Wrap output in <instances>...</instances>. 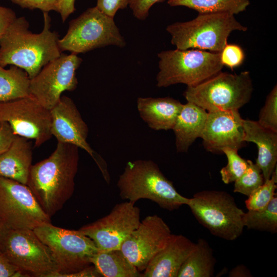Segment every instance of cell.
<instances>
[{
	"label": "cell",
	"mask_w": 277,
	"mask_h": 277,
	"mask_svg": "<svg viewBox=\"0 0 277 277\" xmlns=\"http://www.w3.org/2000/svg\"><path fill=\"white\" fill-rule=\"evenodd\" d=\"M78 149L74 145L57 142L48 157L31 167L26 185L50 217L63 208L73 193Z\"/></svg>",
	"instance_id": "1"
},
{
	"label": "cell",
	"mask_w": 277,
	"mask_h": 277,
	"mask_svg": "<svg viewBox=\"0 0 277 277\" xmlns=\"http://www.w3.org/2000/svg\"><path fill=\"white\" fill-rule=\"evenodd\" d=\"M39 33L29 30L24 17L16 18L0 38V65H14L24 70L30 79L50 62L61 56L57 32L50 30L51 18L44 12Z\"/></svg>",
	"instance_id": "2"
},
{
	"label": "cell",
	"mask_w": 277,
	"mask_h": 277,
	"mask_svg": "<svg viewBox=\"0 0 277 277\" xmlns=\"http://www.w3.org/2000/svg\"><path fill=\"white\" fill-rule=\"evenodd\" d=\"M122 199L135 203L148 199L169 211L187 205L189 198L179 193L157 165L151 160L128 162L117 182Z\"/></svg>",
	"instance_id": "3"
},
{
	"label": "cell",
	"mask_w": 277,
	"mask_h": 277,
	"mask_svg": "<svg viewBox=\"0 0 277 277\" xmlns=\"http://www.w3.org/2000/svg\"><path fill=\"white\" fill-rule=\"evenodd\" d=\"M234 15L228 12L199 13L194 19L168 25L171 44L180 50L197 49L220 52L234 31L246 32Z\"/></svg>",
	"instance_id": "4"
},
{
	"label": "cell",
	"mask_w": 277,
	"mask_h": 277,
	"mask_svg": "<svg viewBox=\"0 0 277 277\" xmlns=\"http://www.w3.org/2000/svg\"><path fill=\"white\" fill-rule=\"evenodd\" d=\"M156 85L167 87L177 84L193 87L221 71L220 52L197 49L169 50L158 54Z\"/></svg>",
	"instance_id": "5"
},
{
	"label": "cell",
	"mask_w": 277,
	"mask_h": 277,
	"mask_svg": "<svg viewBox=\"0 0 277 277\" xmlns=\"http://www.w3.org/2000/svg\"><path fill=\"white\" fill-rule=\"evenodd\" d=\"M250 73L220 72L197 85L187 87L184 96L207 112L239 110L248 103L253 92Z\"/></svg>",
	"instance_id": "6"
},
{
	"label": "cell",
	"mask_w": 277,
	"mask_h": 277,
	"mask_svg": "<svg viewBox=\"0 0 277 277\" xmlns=\"http://www.w3.org/2000/svg\"><path fill=\"white\" fill-rule=\"evenodd\" d=\"M187 205L197 221L212 235L234 241L243 234L245 212L228 192L209 190L197 192L189 198Z\"/></svg>",
	"instance_id": "7"
},
{
	"label": "cell",
	"mask_w": 277,
	"mask_h": 277,
	"mask_svg": "<svg viewBox=\"0 0 277 277\" xmlns=\"http://www.w3.org/2000/svg\"><path fill=\"white\" fill-rule=\"evenodd\" d=\"M58 45L62 52L68 51L77 54L110 45L123 48L126 42L114 18L95 6L70 22L67 33L58 39Z\"/></svg>",
	"instance_id": "8"
},
{
	"label": "cell",
	"mask_w": 277,
	"mask_h": 277,
	"mask_svg": "<svg viewBox=\"0 0 277 277\" xmlns=\"http://www.w3.org/2000/svg\"><path fill=\"white\" fill-rule=\"evenodd\" d=\"M0 253L30 276L49 277L58 267L49 248L30 229H3Z\"/></svg>",
	"instance_id": "9"
},
{
	"label": "cell",
	"mask_w": 277,
	"mask_h": 277,
	"mask_svg": "<svg viewBox=\"0 0 277 277\" xmlns=\"http://www.w3.org/2000/svg\"><path fill=\"white\" fill-rule=\"evenodd\" d=\"M33 230L50 249L60 273L78 272L90 266L91 258L98 251L93 241L79 229H66L48 223Z\"/></svg>",
	"instance_id": "10"
},
{
	"label": "cell",
	"mask_w": 277,
	"mask_h": 277,
	"mask_svg": "<svg viewBox=\"0 0 277 277\" xmlns=\"http://www.w3.org/2000/svg\"><path fill=\"white\" fill-rule=\"evenodd\" d=\"M50 217L25 184L0 177V226L4 229H30Z\"/></svg>",
	"instance_id": "11"
},
{
	"label": "cell",
	"mask_w": 277,
	"mask_h": 277,
	"mask_svg": "<svg viewBox=\"0 0 277 277\" xmlns=\"http://www.w3.org/2000/svg\"><path fill=\"white\" fill-rule=\"evenodd\" d=\"M82 62L77 54L62 53L30 79V95L50 110L58 102L63 92L76 89L78 84L76 71Z\"/></svg>",
	"instance_id": "12"
},
{
	"label": "cell",
	"mask_w": 277,
	"mask_h": 277,
	"mask_svg": "<svg viewBox=\"0 0 277 277\" xmlns=\"http://www.w3.org/2000/svg\"><path fill=\"white\" fill-rule=\"evenodd\" d=\"M0 121L18 136L33 140L39 147L52 136L50 110L31 95L0 103Z\"/></svg>",
	"instance_id": "13"
},
{
	"label": "cell",
	"mask_w": 277,
	"mask_h": 277,
	"mask_svg": "<svg viewBox=\"0 0 277 277\" xmlns=\"http://www.w3.org/2000/svg\"><path fill=\"white\" fill-rule=\"evenodd\" d=\"M140 222V208L127 201L116 204L109 214L79 230L93 241L98 251L121 249Z\"/></svg>",
	"instance_id": "14"
},
{
	"label": "cell",
	"mask_w": 277,
	"mask_h": 277,
	"mask_svg": "<svg viewBox=\"0 0 277 277\" xmlns=\"http://www.w3.org/2000/svg\"><path fill=\"white\" fill-rule=\"evenodd\" d=\"M172 233L157 215L146 216L121 246V250L136 268L144 271L150 261L168 243Z\"/></svg>",
	"instance_id": "15"
},
{
	"label": "cell",
	"mask_w": 277,
	"mask_h": 277,
	"mask_svg": "<svg viewBox=\"0 0 277 277\" xmlns=\"http://www.w3.org/2000/svg\"><path fill=\"white\" fill-rule=\"evenodd\" d=\"M51 133L57 142L68 143L86 151L93 159L102 173L108 171L106 163L87 141L88 127L70 97L62 95L50 110Z\"/></svg>",
	"instance_id": "16"
},
{
	"label": "cell",
	"mask_w": 277,
	"mask_h": 277,
	"mask_svg": "<svg viewBox=\"0 0 277 277\" xmlns=\"http://www.w3.org/2000/svg\"><path fill=\"white\" fill-rule=\"evenodd\" d=\"M242 120L239 110L208 112L201 136L205 148L222 153L224 148H242L245 143Z\"/></svg>",
	"instance_id": "17"
},
{
	"label": "cell",
	"mask_w": 277,
	"mask_h": 277,
	"mask_svg": "<svg viewBox=\"0 0 277 277\" xmlns=\"http://www.w3.org/2000/svg\"><path fill=\"white\" fill-rule=\"evenodd\" d=\"M195 243L182 234H172L166 246L149 263L143 277H177Z\"/></svg>",
	"instance_id": "18"
},
{
	"label": "cell",
	"mask_w": 277,
	"mask_h": 277,
	"mask_svg": "<svg viewBox=\"0 0 277 277\" xmlns=\"http://www.w3.org/2000/svg\"><path fill=\"white\" fill-rule=\"evenodd\" d=\"M244 141L252 142L258 148L255 164L260 168L265 181L269 180L276 168L277 132L265 128L257 121L242 120Z\"/></svg>",
	"instance_id": "19"
},
{
	"label": "cell",
	"mask_w": 277,
	"mask_h": 277,
	"mask_svg": "<svg viewBox=\"0 0 277 277\" xmlns=\"http://www.w3.org/2000/svg\"><path fill=\"white\" fill-rule=\"evenodd\" d=\"M183 105L170 97H142L137 100L140 116L154 130L172 129Z\"/></svg>",
	"instance_id": "20"
},
{
	"label": "cell",
	"mask_w": 277,
	"mask_h": 277,
	"mask_svg": "<svg viewBox=\"0 0 277 277\" xmlns=\"http://www.w3.org/2000/svg\"><path fill=\"white\" fill-rule=\"evenodd\" d=\"M16 135L10 147L0 154V177L27 184L32 161V143Z\"/></svg>",
	"instance_id": "21"
},
{
	"label": "cell",
	"mask_w": 277,
	"mask_h": 277,
	"mask_svg": "<svg viewBox=\"0 0 277 277\" xmlns=\"http://www.w3.org/2000/svg\"><path fill=\"white\" fill-rule=\"evenodd\" d=\"M207 115V111L193 103L183 105L172 129L177 152H187L195 140L201 137Z\"/></svg>",
	"instance_id": "22"
},
{
	"label": "cell",
	"mask_w": 277,
	"mask_h": 277,
	"mask_svg": "<svg viewBox=\"0 0 277 277\" xmlns=\"http://www.w3.org/2000/svg\"><path fill=\"white\" fill-rule=\"evenodd\" d=\"M90 262L101 276H142V273L130 263L121 249L98 251L91 258Z\"/></svg>",
	"instance_id": "23"
},
{
	"label": "cell",
	"mask_w": 277,
	"mask_h": 277,
	"mask_svg": "<svg viewBox=\"0 0 277 277\" xmlns=\"http://www.w3.org/2000/svg\"><path fill=\"white\" fill-rule=\"evenodd\" d=\"M216 259L207 241L199 239L195 247L181 266L177 277L214 276Z\"/></svg>",
	"instance_id": "24"
},
{
	"label": "cell",
	"mask_w": 277,
	"mask_h": 277,
	"mask_svg": "<svg viewBox=\"0 0 277 277\" xmlns=\"http://www.w3.org/2000/svg\"><path fill=\"white\" fill-rule=\"evenodd\" d=\"M30 78L22 68L12 65L8 69L0 65V103L30 95Z\"/></svg>",
	"instance_id": "25"
},
{
	"label": "cell",
	"mask_w": 277,
	"mask_h": 277,
	"mask_svg": "<svg viewBox=\"0 0 277 277\" xmlns=\"http://www.w3.org/2000/svg\"><path fill=\"white\" fill-rule=\"evenodd\" d=\"M171 7L184 6L199 13L228 12L234 15L245 11L249 0H168Z\"/></svg>",
	"instance_id": "26"
},
{
	"label": "cell",
	"mask_w": 277,
	"mask_h": 277,
	"mask_svg": "<svg viewBox=\"0 0 277 277\" xmlns=\"http://www.w3.org/2000/svg\"><path fill=\"white\" fill-rule=\"evenodd\" d=\"M244 227L250 229L277 232V196L275 195L269 205L260 210H248L243 216Z\"/></svg>",
	"instance_id": "27"
},
{
	"label": "cell",
	"mask_w": 277,
	"mask_h": 277,
	"mask_svg": "<svg viewBox=\"0 0 277 277\" xmlns=\"http://www.w3.org/2000/svg\"><path fill=\"white\" fill-rule=\"evenodd\" d=\"M277 173L276 168L271 177L265 181L264 184L252 192L245 201L246 207L248 210H260L266 208L273 197L276 195Z\"/></svg>",
	"instance_id": "28"
},
{
	"label": "cell",
	"mask_w": 277,
	"mask_h": 277,
	"mask_svg": "<svg viewBox=\"0 0 277 277\" xmlns=\"http://www.w3.org/2000/svg\"><path fill=\"white\" fill-rule=\"evenodd\" d=\"M248 166L243 174L234 182L233 192L248 196L262 185L265 180L259 166L250 160H247Z\"/></svg>",
	"instance_id": "29"
},
{
	"label": "cell",
	"mask_w": 277,
	"mask_h": 277,
	"mask_svg": "<svg viewBox=\"0 0 277 277\" xmlns=\"http://www.w3.org/2000/svg\"><path fill=\"white\" fill-rule=\"evenodd\" d=\"M238 150L229 147L224 148L222 152L227 158V164L220 170L222 181L226 184L234 182L241 176L247 169L248 163L241 157L238 153Z\"/></svg>",
	"instance_id": "30"
},
{
	"label": "cell",
	"mask_w": 277,
	"mask_h": 277,
	"mask_svg": "<svg viewBox=\"0 0 277 277\" xmlns=\"http://www.w3.org/2000/svg\"><path fill=\"white\" fill-rule=\"evenodd\" d=\"M258 123L262 127L277 132V86L275 85L266 97L261 108Z\"/></svg>",
	"instance_id": "31"
},
{
	"label": "cell",
	"mask_w": 277,
	"mask_h": 277,
	"mask_svg": "<svg viewBox=\"0 0 277 277\" xmlns=\"http://www.w3.org/2000/svg\"><path fill=\"white\" fill-rule=\"evenodd\" d=\"M245 57L243 49L239 45L234 44H227L220 52L221 63L232 70L241 66Z\"/></svg>",
	"instance_id": "32"
},
{
	"label": "cell",
	"mask_w": 277,
	"mask_h": 277,
	"mask_svg": "<svg viewBox=\"0 0 277 277\" xmlns=\"http://www.w3.org/2000/svg\"><path fill=\"white\" fill-rule=\"evenodd\" d=\"M21 7L29 9H38L43 13L55 11L61 13L64 0H10Z\"/></svg>",
	"instance_id": "33"
},
{
	"label": "cell",
	"mask_w": 277,
	"mask_h": 277,
	"mask_svg": "<svg viewBox=\"0 0 277 277\" xmlns=\"http://www.w3.org/2000/svg\"><path fill=\"white\" fill-rule=\"evenodd\" d=\"M165 0H129V5L133 15L138 19L145 20L150 8L155 4Z\"/></svg>",
	"instance_id": "34"
},
{
	"label": "cell",
	"mask_w": 277,
	"mask_h": 277,
	"mask_svg": "<svg viewBox=\"0 0 277 277\" xmlns=\"http://www.w3.org/2000/svg\"><path fill=\"white\" fill-rule=\"evenodd\" d=\"M129 0H97L96 7L106 15L114 18L120 9L126 8Z\"/></svg>",
	"instance_id": "35"
},
{
	"label": "cell",
	"mask_w": 277,
	"mask_h": 277,
	"mask_svg": "<svg viewBox=\"0 0 277 277\" xmlns=\"http://www.w3.org/2000/svg\"><path fill=\"white\" fill-rule=\"evenodd\" d=\"M16 136L7 122L0 121V154L10 147Z\"/></svg>",
	"instance_id": "36"
},
{
	"label": "cell",
	"mask_w": 277,
	"mask_h": 277,
	"mask_svg": "<svg viewBox=\"0 0 277 277\" xmlns=\"http://www.w3.org/2000/svg\"><path fill=\"white\" fill-rule=\"evenodd\" d=\"M16 18L12 9L0 5V38Z\"/></svg>",
	"instance_id": "37"
},
{
	"label": "cell",
	"mask_w": 277,
	"mask_h": 277,
	"mask_svg": "<svg viewBox=\"0 0 277 277\" xmlns=\"http://www.w3.org/2000/svg\"><path fill=\"white\" fill-rule=\"evenodd\" d=\"M101 275L96 270L94 266H89L85 268L76 272L62 274L54 272L49 277H100Z\"/></svg>",
	"instance_id": "38"
},
{
	"label": "cell",
	"mask_w": 277,
	"mask_h": 277,
	"mask_svg": "<svg viewBox=\"0 0 277 277\" xmlns=\"http://www.w3.org/2000/svg\"><path fill=\"white\" fill-rule=\"evenodd\" d=\"M18 270H20L0 254V277H14Z\"/></svg>",
	"instance_id": "39"
},
{
	"label": "cell",
	"mask_w": 277,
	"mask_h": 277,
	"mask_svg": "<svg viewBox=\"0 0 277 277\" xmlns=\"http://www.w3.org/2000/svg\"><path fill=\"white\" fill-rule=\"evenodd\" d=\"M228 276L250 277L252 275L249 269L246 266L239 265L230 271Z\"/></svg>",
	"instance_id": "40"
},
{
	"label": "cell",
	"mask_w": 277,
	"mask_h": 277,
	"mask_svg": "<svg viewBox=\"0 0 277 277\" xmlns=\"http://www.w3.org/2000/svg\"><path fill=\"white\" fill-rule=\"evenodd\" d=\"M3 228H2L1 226H0V239H1V234H2V231L3 230ZM1 254V253H0Z\"/></svg>",
	"instance_id": "41"
}]
</instances>
